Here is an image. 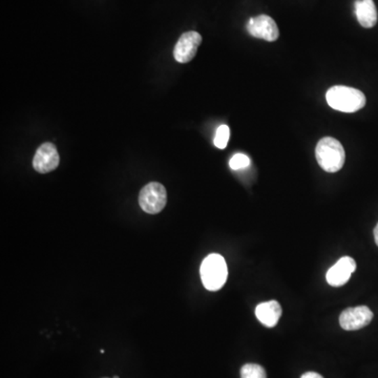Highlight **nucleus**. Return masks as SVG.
I'll list each match as a JSON object with an SVG mask.
<instances>
[{
  "label": "nucleus",
  "instance_id": "10",
  "mask_svg": "<svg viewBox=\"0 0 378 378\" xmlns=\"http://www.w3.org/2000/svg\"><path fill=\"white\" fill-rule=\"evenodd\" d=\"M282 315V307L277 300L261 303L256 308V317L259 321L268 328L275 327Z\"/></svg>",
  "mask_w": 378,
  "mask_h": 378
},
{
  "label": "nucleus",
  "instance_id": "17",
  "mask_svg": "<svg viewBox=\"0 0 378 378\" xmlns=\"http://www.w3.org/2000/svg\"><path fill=\"white\" fill-rule=\"evenodd\" d=\"M112 378H119V376H115V377Z\"/></svg>",
  "mask_w": 378,
  "mask_h": 378
},
{
  "label": "nucleus",
  "instance_id": "4",
  "mask_svg": "<svg viewBox=\"0 0 378 378\" xmlns=\"http://www.w3.org/2000/svg\"><path fill=\"white\" fill-rule=\"evenodd\" d=\"M166 189L158 182L148 183L140 191V206L147 214L156 215L162 212L166 206Z\"/></svg>",
  "mask_w": 378,
  "mask_h": 378
},
{
  "label": "nucleus",
  "instance_id": "18",
  "mask_svg": "<svg viewBox=\"0 0 378 378\" xmlns=\"http://www.w3.org/2000/svg\"><path fill=\"white\" fill-rule=\"evenodd\" d=\"M104 378H108V377H104Z\"/></svg>",
  "mask_w": 378,
  "mask_h": 378
},
{
  "label": "nucleus",
  "instance_id": "15",
  "mask_svg": "<svg viewBox=\"0 0 378 378\" xmlns=\"http://www.w3.org/2000/svg\"><path fill=\"white\" fill-rule=\"evenodd\" d=\"M300 378H324L321 374L317 373V372H307V373L303 374Z\"/></svg>",
  "mask_w": 378,
  "mask_h": 378
},
{
  "label": "nucleus",
  "instance_id": "13",
  "mask_svg": "<svg viewBox=\"0 0 378 378\" xmlns=\"http://www.w3.org/2000/svg\"><path fill=\"white\" fill-rule=\"evenodd\" d=\"M229 137H231V129L228 125H220L217 129L216 137H215L214 143L219 150H224L228 144Z\"/></svg>",
  "mask_w": 378,
  "mask_h": 378
},
{
  "label": "nucleus",
  "instance_id": "12",
  "mask_svg": "<svg viewBox=\"0 0 378 378\" xmlns=\"http://www.w3.org/2000/svg\"><path fill=\"white\" fill-rule=\"evenodd\" d=\"M241 378H267V374L262 365L246 363L242 367Z\"/></svg>",
  "mask_w": 378,
  "mask_h": 378
},
{
  "label": "nucleus",
  "instance_id": "16",
  "mask_svg": "<svg viewBox=\"0 0 378 378\" xmlns=\"http://www.w3.org/2000/svg\"><path fill=\"white\" fill-rule=\"evenodd\" d=\"M374 240H375L376 245L378 246V224L374 228Z\"/></svg>",
  "mask_w": 378,
  "mask_h": 378
},
{
  "label": "nucleus",
  "instance_id": "1",
  "mask_svg": "<svg viewBox=\"0 0 378 378\" xmlns=\"http://www.w3.org/2000/svg\"><path fill=\"white\" fill-rule=\"evenodd\" d=\"M326 100L330 108L342 112H355L365 106V96L359 89L335 85L328 89Z\"/></svg>",
  "mask_w": 378,
  "mask_h": 378
},
{
  "label": "nucleus",
  "instance_id": "6",
  "mask_svg": "<svg viewBox=\"0 0 378 378\" xmlns=\"http://www.w3.org/2000/svg\"><path fill=\"white\" fill-rule=\"evenodd\" d=\"M373 319V312L369 307L358 306L342 311L340 325L346 331H355L369 325Z\"/></svg>",
  "mask_w": 378,
  "mask_h": 378
},
{
  "label": "nucleus",
  "instance_id": "7",
  "mask_svg": "<svg viewBox=\"0 0 378 378\" xmlns=\"http://www.w3.org/2000/svg\"><path fill=\"white\" fill-rule=\"evenodd\" d=\"M247 31L252 36L263 41H277L279 36V28L275 20L268 15H260L250 18L247 24Z\"/></svg>",
  "mask_w": 378,
  "mask_h": 378
},
{
  "label": "nucleus",
  "instance_id": "14",
  "mask_svg": "<svg viewBox=\"0 0 378 378\" xmlns=\"http://www.w3.org/2000/svg\"><path fill=\"white\" fill-rule=\"evenodd\" d=\"M250 165V158L244 154H235L229 161V166L233 170L246 168Z\"/></svg>",
  "mask_w": 378,
  "mask_h": 378
},
{
  "label": "nucleus",
  "instance_id": "9",
  "mask_svg": "<svg viewBox=\"0 0 378 378\" xmlns=\"http://www.w3.org/2000/svg\"><path fill=\"white\" fill-rule=\"evenodd\" d=\"M356 269V263L350 256L340 259L334 266L328 270L326 279L328 284L333 287L344 285L350 279L351 275Z\"/></svg>",
  "mask_w": 378,
  "mask_h": 378
},
{
  "label": "nucleus",
  "instance_id": "3",
  "mask_svg": "<svg viewBox=\"0 0 378 378\" xmlns=\"http://www.w3.org/2000/svg\"><path fill=\"white\" fill-rule=\"evenodd\" d=\"M200 273L204 287L210 291H218L226 283L228 269L222 256L212 254L204 259Z\"/></svg>",
  "mask_w": 378,
  "mask_h": 378
},
{
  "label": "nucleus",
  "instance_id": "8",
  "mask_svg": "<svg viewBox=\"0 0 378 378\" xmlns=\"http://www.w3.org/2000/svg\"><path fill=\"white\" fill-rule=\"evenodd\" d=\"M60 163V157L57 148L53 143H43L37 150L33 159V166L39 173H48L55 170Z\"/></svg>",
  "mask_w": 378,
  "mask_h": 378
},
{
  "label": "nucleus",
  "instance_id": "11",
  "mask_svg": "<svg viewBox=\"0 0 378 378\" xmlns=\"http://www.w3.org/2000/svg\"><path fill=\"white\" fill-rule=\"evenodd\" d=\"M355 14L359 24L363 28H373L377 22V10L373 0H356Z\"/></svg>",
  "mask_w": 378,
  "mask_h": 378
},
{
  "label": "nucleus",
  "instance_id": "2",
  "mask_svg": "<svg viewBox=\"0 0 378 378\" xmlns=\"http://www.w3.org/2000/svg\"><path fill=\"white\" fill-rule=\"evenodd\" d=\"M315 157L319 166L327 173H336L344 166L346 152L342 143L331 137L319 140L315 148Z\"/></svg>",
  "mask_w": 378,
  "mask_h": 378
},
{
  "label": "nucleus",
  "instance_id": "5",
  "mask_svg": "<svg viewBox=\"0 0 378 378\" xmlns=\"http://www.w3.org/2000/svg\"><path fill=\"white\" fill-rule=\"evenodd\" d=\"M202 43V36L195 31L184 33L173 50V57L180 64H187L195 58Z\"/></svg>",
  "mask_w": 378,
  "mask_h": 378
}]
</instances>
